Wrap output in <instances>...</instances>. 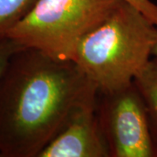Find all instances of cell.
I'll use <instances>...</instances> for the list:
<instances>
[{"mask_svg":"<svg viewBox=\"0 0 157 157\" xmlns=\"http://www.w3.org/2000/svg\"><path fill=\"white\" fill-rule=\"evenodd\" d=\"M99 94L73 61L23 47L0 78V154L39 157L72 113Z\"/></svg>","mask_w":157,"mask_h":157,"instance_id":"cell-1","label":"cell"},{"mask_svg":"<svg viewBox=\"0 0 157 157\" xmlns=\"http://www.w3.org/2000/svg\"><path fill=\"white\" fill-rule=\"evenodd\" d=\"M157 26L124 1L78 45L73 62L99 93L131 84L152 56Z\"/></svg>","mask_w":157,"mask_h":157,"instance_id":"cell-2","label":"cell"},{"mask_svg":"<svg viewBox=\"0 0 157 157\" xmlns=\"http://www.w3.org/2000/svg\"><path fill=\"white\" fill-rule=\"evenodd\" d=\"M124 0H39L7 33L24 47L73 61L78 45Z\"/></svg>","mask_w":157,"mask_h":157,"instance_id":"cell-3","label":"cell"},{"mask_svg":"<svg viewBox=\"0 0 157 157\" xmlns=\"http://www.w3.org/2000/svg\"><path fill=\"white\" fill-rule=\"evenodd\" d=\"M97 112L110 157H155L145 103L134 81L99 93Z\"/></svg>","mask_w":157,"mask_h":157,"instance_id":"cell-4","label":"cell"},{"mask_svg":"<svg viewBox=\"0 0 157 157\" xmlns=\"http://www.w3.org/2000/svg\"><path fill=\"white\" fill-rule=\"evenodd\" d=\"M98 96L72 113L39 157H110L97 112Z\"/></svg>","mask_w":157,"mask_h":157,"instance_id":"cell-5","label":"cell"},{"mask_svg":"<svg viewBox=\"0 0 157 157\" xmlns=\"http://www.w3.org/2000/svg\"><path fill=\"white\" fill-rule=\"evenodd\" d=\"M145 103L154 155L157 157V57L150 59L134 79Z\"/></svg>","mask_w":157,"mask_h":157,"instance_id":"cell-6","label":"cell"},{"mask_svg":"<svg viewBox=\"0 0 157 157\" xmlns=\"http://www.w3.org/2000/svg\"><path fill=\"white\" fill-rule=\"evenodd\" d=\"M39 0H0V39L28 14Z\"/></svg>","mask_w":157,"mask_h":157,"instance_id":"cell-7","label":"cell"},{"mask_svg":"<svg viewBox=\"0 0 157 157\" xmlns=\"http://www.w3.org/2000/svg\"><path fill=\"white\" fill-rule=\"evenodd\" d=\"M23 47L24 46L8 37L0 39V78L11 57Z\"/></svg>","mask_w":157,"mask_h":157,"instance_id":"cell-8","label":"cell"},{"mask_svg":"<svg viewBox=\"0 0 157 157\" xmlns=\"http://www.w3.org/2000/svg\"><path fill=\"white\" fill-rule=\"evenodd\" d=\"M140 11L157 26V5L151 0H124Z\"/></svg>","mask_w":157,"mask_h":157,"instance_id":"cell-9","label":"cell"},{"mask_svg":"<svg viewBox=\"0 0 157 157\" xmlns=\"http://www.w3.org/2000/svg\"><path fill=\"white\" fill-rule=\"evenodd\" d=\"M152 56L157 57V37L156 40L155 42V45H154V47H153V50H152Z\"/></svg>","mask_w":157,"mask_h":157,"instance_id":"cell-10","label":"cell"},{"mask_svg":"<svg viewBox=\"0 0 157 157\" xmlns=\"http://www.w3.org/2000/svg\"><path fill=\"white\" fill-rule=\"evenodd\" d=\"M0 157H2V156H1V154H0Z\"/></svg>","mask_w":157,"mask_h":157,"instance_id":"cell-11","label":"cell"}]
</instances>
